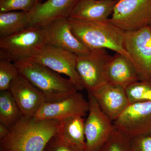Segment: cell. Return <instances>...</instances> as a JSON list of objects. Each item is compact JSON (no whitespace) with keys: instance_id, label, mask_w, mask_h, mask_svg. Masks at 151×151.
<instances>
[{"instance_id":"obj_1","label":"cell","mask_w":151,"mask_h":151,"mask_svg":"<svg viewBox=\"0 0 151 151\" xmlns=\"http://www.w3.org/2000/svg\"><path fill=\"white\" fill-rule=\"evenodd\" d=\"M60 120H36L23 117L0 140V149L5 151H43L57 133Z\"/></svg>"},{"instance_id":"obj_2","label":"cell","mask_w":151,"mask_h":151,"mask_svg":"<svg viewBox=\"0 0 151 151\" xmlns=\"http://www.w3.org/2000/svg\"><path fill=\"white\" fill-rule=\"evenodd\" d=\"M68 21L73 34L89 50H111L130 59L124 46L125 32L108 20L89 21L68 18Z\"/></svg>"},{"instance_id":"obj_3","label":"cell","mask_w":151,"mask_h":151,"mask_svg":"<svg viewBox=\"0 0 151 151\" xmlns=\"http://www.w3.org/2000/svg\"><path fill=\"white\" fill-rule=\"evenodd\" d=\"M14 63L19 73L43 93L47 103L60 101L78 92L69 78L32 59Z\"/></svg>"},{"instance_id":"obj_4","label":"cell","mask_w":151,"mask_h":151,"mask_svg":"<svg viewBox=\"0 0 151 151\" xmlns=\"http://www.w3.org/2000/svg\"><path fill=\"white\" fill-rule=\"evenodd\" d=\"M45 45L41 28L29 27L0 38V59L16 63L31 59Z\"/></svg>"},{"instance_id":"obj_5","label":"cell","mask_w":151,"mask_h":151,"mask_svg":"<svg viewBox=\"0 0 151 151\" xmlns=\"http://www.w3.org/2000/svg\"><path fill=\"white\" fill-rule=\"evenodd\" d=\"M76 55V70L84 89L88 92L108 83L107 66L112 56L106 49L89 50Z\"/></svg>"},{"instance_id":"obj_6","label":"cell","mask_w":151,"mask_h":151,"mask_svg":"<svg viewBox=\"0 0 151 151\" xmlns=\"http://www.w3.org/2000/svg\"><path fill=\"white\" fill-rule=\"evenodd\" d=\"M108 21L125 32L150 27L151 0H118Z\"/></svg>"},{"instance_id":"obj_7","label":"cell","mask_w":151,"mask_h":151,"mask_svg":"<svg viewBox=\"0 0 151 151\" xmlns=\"http://www.w3.org/2000/svg\"><path fill=\"white\" fill-rule=\"evenodd\" d=\"M124 46L134 65L140 81H150L151 30L150 27L125 32Z\"/></svg>"},{"instance_id":"obj_8","label":"cell","mask_w":151,"mask_h":151,"mask_svg":"<svg viewBox=\"0 0 151 151\" xmlns=\"http://www.w3.org/2000/svg\"><path fill=\"white\" fill-rule=\"evenodd\" d=\"M88 102L89 114L85 122V151H99L116 129L90 92H88Z\"/></svg>"},{"instance_id":"obj_9","label":"cell","mask_w":151,"mask_h":151,"mask_svg":"<svg viewBox=\"0 0 151 151\" xmlns=\"http://www.w3.org/2000/svg\"><path fill=\"white\" fill-rule=\"evenodd\" d=\"M31 59L57 73L67 76L78 91L84 89L76 69V54L45 45Z\"/></svg>"},{"instance_id":"obj_10","label":"cell","mask_w":151,"mask_h":151,"mask_svg":"<svg viewBox=\"0 0 151 151\" xmlns=\"http://www.w3.org/2000/svg\"><path fill=\"white\" fill-rule=\"evenodd\" d=\"M113 123L130 139L151 135V101L130 104Z\"/></svg>"},{"instance_id":"obj_11","label":"cell","mask_w":151,"mask_h":151,"mask_svg":"<svg viewBox=\"0 0 151 151\" xmlns=\"http://www.w3.org/2000/svg\"><path fill=\"white\" fill-rule=\"evenodd\" d=\"M41 28L45 45L63 49L76 55L89 51L73 34L68 18L55 19Z\"/></svg>"},{"instance_id":"obj_12","label":"cell","mask_w":151,"mask_h":151,"mask_svg":"<svg viewBox=\"0 0 151 151\" xmlns=\"http://www.w3.org/2000/svg\"><path fill=\"white\" fill-rule=\"evenodd\" d=\"M89 103L77 92L60 101L45 103L33 116L36 120H59L71 116L84 117L89 111Z\"/></svg>"},{"instance_id":"obj_13","label":"cell","mask_w":151,"mask_h":151,"mask_svg":"<svg viewBox=\"0 0 151 151\" xmlns=\"http://www.w3.org/2000/svg\"><path fill=\"white\" fill-rule=\"evenodd\" d=\"M9 91L24 117L33 116L46 102L43 93L20 73L12 82Z\"/></svg>"},{"instance_id":"obj_14","label":"cell","mask_w":151,"mask_h":151,"mask_svg":"<svg viewBox=\"0 0 151 151\" xmlns=\"http://www.w3.org/2000/svg\"><path fill=\"white\" fill-rule=\"evenodd\" d=\"M102 111L114 122L130 105L125 89L107 83L92 92Z\"/></svg>"},{"instance_id":"obj_15","label":"cell","mask_w":151,"mask_h":151,"mask_svg":"<svg viewBox=\"0 0 151 151\" xmlns=\"http://www.w3.org/2000/svg\"><path fill=\"white\" fill-rule=\"evenodd\" d=\"M80 0H47L29 13V27L42 28L59 18H69Z\"/></svg>"},{"instance_id":"obj_16","label":"cell","mask_w":151,"mask_h":151,"mask_svg":"<svg viewBox=\"0 0 151 151\" xmlns=\"http://www.w3.org/2000/svg\"><path fill=\"white\" fill-rule=\"evenodd\" d=\"M108 83L125 88L140 81L138 73L132 60L116 52L111 57L107 68Z\"/></svg>"},{"instance_id":"obj_17","label":"cell","mask_w":151,"mask_h":151,"mask_svg":"<svg viewBox=\"0 0 151 151\" xmlns=\"http://www.w3.org/2000/svg\"><path fill=\"white\" fill-rule=\"evenodd\" d=\"M118 0H80L69 18L89 21H106Z\"/></svg>"},{"instance_id":"obj_18","label":"cell","mask_w":151,"mask_h":151,"mask_svg":"<svg viewBox=\"0 0 151 151\" xmlns=\"http://www.w3.org/2000/svg\"><path fill=\"white\" fill-rule=\"evenodd\" d=\"M85 122L83 117L79 116L61 119L57 134L63 140L85 151Z\"/></svg>"},{"instance_id":"obj_19","label":"cell","mask_w":151,"mask_h":151,"mask_svg":"<svg viewBox=\"0 0 151 151\" xmlns=\"http://www.w3.org/2000/svg\"><path fill=\"white\" fill-rule=\"evenodd\" d=\"M29 13L0 12V38L7 37L29 28Z\"/></svg>"},{"instance_id":"obj_20","label":"cell","mask_w":151,"mask_h":151,"mask_svg":"<svg viewBox=\"0 0 151 151\" xmlns=\"http://www.w3.org/2000/svg\"><path fill=\"white\" fill-rule=\"evenodd\" d=\"M0 92V124L10 129L22 118V114L9 91Z\"/></svg>"},{"instance_id":"obj_21","label":"cell","mask_w":151,"mask_h":151,"mask_svg":"<svg viewBox=\"0 0 151 151\" xmlns=\"http://www.w3.org/2000/svg\"><path fill=\"white\" fill-rule=\"evenodd\" d=\"M130 104L151 101V81H139L125 88Z\"/></svg>"},{"instance_id":"obj_22","label":"cell","mask_w":151,"mask_h":151,"mask_svg":"<svg viewBox=\"0 0 151 151\" xmlns=\"http://www.w3.org/2000/svg\"><path fill=\"white\" fill-rule=\"evenodd\" d=\"M19 72L14 63L0 59V91L9 90Z\"/></svg>"},{"instance_id":"obj_23","label":"cell","mask_w":151,"mask_h":151,"mask_svg":"<svg viewBox=\"0 0 151 151\" xmlns=\"http://www.w3.org/2000/svg\"><path fill=\"white\" fill-rule=\"evenodd\" d=\"M40 0H0V12L19 10L30 13Z\"/></svg>"},{"instance_id":"obj_24","label":"cell","mask_w":151,"mask_h":151,"mask_svg":"<svg viewBox=\"0 0 151 151\" xmlns=\"http://www.w3.org/2000/svg\"><path fill=\"white\" fill-rule=\"evenodd\" d=\"M103 149L104 151H131L130 139L116 129Z\"/></svg>"},{"instance_id":"obj_25","label":"cell","mask_w":151,"mask_h":151,"mask_svg":"<svg viewBox=\"0 0 151 151\" xmlns=\"http://www.w3.org/2000/svg\"><path fill=\"white\" fill-rule=\"evenodd\" d=\"M43 151H85L63 140L56 134L49 141Z\"/></svg>"},{"instance_id":"obj_26","label":"cell","mask_w":151,"mask_h":151,"mask_svg":"<svg viewBox=\"0 0 151 151\" xmlns=\"http://www.w3.org/2000/svg\"><path fill=\"white\" fill-rule=\"evenodd\" d=\"M131 151H151V135L130 139Z\"/></svg>"},{"instance_id":"obj_27","label":"cell","mask_w":151,"mask_h":151,"mask_svg":"<svg viewBox=\"0 0 151 151\" xmlns=\"http://www.w3.org/2000/svg\"><path fill=\"white\" fill-rule=\"evenodd\" d=\"M9 132V129L2 124H0V140L7 137Z\"/></svg>"},{"instance_id":"obj_28","label":"cell","mask_w":151,"mask_h":151,"mask_svg":"<svg viewBox=\"0 0 151 151\" xmlns=\"http://www.w3.org/2000/svg\"><path fill=\"white\" fill-rule=\"evenodd\" d=\"M99 151H104V150H103V148H102V149H101V150H100Z\"/></svg>"},{"instance_id":"obj_29","label":"cell","mask_w":151,"mask_h":151,"mask_svg":"<svg viewBox=\"0 0 151 151\" xmlns=\"http://www.w3.org/2000/svg\"><path fill=\"white\" fill-rule=\"evenodd\" d=\"M0 151H5L4 150H1V149H0Z\"/></svg>"},{"instance_id":"obj_30","label":"cell","mask_w":151,"mask_h":151,"mask_svg":"<svg viewBox=\"0 0 151 151\" xmlns=\"http://www.w3.org/2000/svg\"><path fill=\"white\" fill-rule=\"evenodd\" d=\"M150 29L151 30V26H150Z\"/></svg>"},{"instance_id":"obj_31","label":"cell","mask_w":151,"mask_h":151,"mask_svg":"<svg viewBox=\"0 0 151 151\" xmlns=\"http://www.w3.org/2000/svg\"><path fill=\"white\" fill-rule=\"evenodd\" d=\"M150 81H151V76H150Z\"/></svg>"},{"instance_id":"obj_32","label":"cell","mask_w":151,"mask_h":151,"mask_svg":"<svg viewBox=\"0 0 151 151\" xmlns=\"http://www.w3.org/2000/svg\"><path fill=\"white\" fill-rule=\"evenodd\" d=\"M103 1H108V0H103Z\"/></svg>"}]
</instances>
